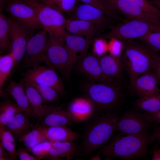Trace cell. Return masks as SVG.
<instances>
[{
    "label": "cell",
    "instance_id": "1",
    "mask_svg": "<svg viewBox=\"0 0 160 160\" xmlns=\"http://www.w3.org/2000/svg\"><path fill=\"white\" fill-rule=\"evenodd\" d=\"M120 115L118 111L105 113L95 116L85 122L80 145V156L87 157L110 142L115 132L116 121Z\"/></svg>",
    "mask_w": 160,
    "mask_h": 160
},
{
    "label": "cell",
    "instance_id": "2",
    "mask_svg": "<svg viewBox=\"0 0 160 160\" xmlns=\"http://www.w3.org/2000/svg\"><path fill=\"white\" fill-rule=\"evenodd\" d=\"M155 140L148 132L136 134H122L113 136L102 148L101 153L106 157L133 160L145 157L148 147Z\"/></svg>",
    "mask_w": 160,
    "mask_h": 160
},
{
    "label": "cell",
    "instance_id": "3",
    "mask_svg": "<svg viewBox=\"0 0 160 160\" xmlns=\"http://www.w3.org/2000/svg\"><path fill=\"white\" fill-rule=\"evenodd\" d=\"M121 58L129 74L130 83L140 75L152 69L156 52L145 43L134 39L123 40Z\"/></svg>",
    "mask_w": 160,
    "mask_h": 160
},
{
    "label": "cell",
    "instance_id": "4",
    "mask_svg": "<svg viewBox=\"0 0 160 160\" xmlns=\"http://www.w3.org/2000/svg\"><path fill=\"white\" fill-rule=\"evenodd\" d=\"M90 83L85 89V97L93 103L96 115L117 111L123 100L121 84Z\"/></svg>",
    "mask_w": 160,
    "mask_h": 160
},
{
    "label": "cell",
    "instance_id": "5",
    "mask_svg": "<svg viewBox=\"0 0 160 160\" xmlns=\"http://www.w3.org/2000/svg\"><path fill=\"white\" fill-rule=\"evenodd\" d=\"M116 25H111L110 31L99 36L105 39L123 40L139 39L151 32H160V25L141 20L132 19Z\"/></svg>",
    "mask_w": 160,
    "mask_h": 160
},
{
    "label": "cell",
    "instance_id": "6",
    "mask_svg": "<svg viewBox=\"0 0 160 160\" xmlns=\"http://www.w3.org/2000/svg\"><path fill=\"white\" fill-rule=\"evenodd\" d=\"M64 36L49 34L43 62L47 66L57 70L67 79L69 55Z\"/></svg>",
    "mask_w": 160,
    "mask_h": 160
},
{
    "label": "cell",
    "instance_id": "7",
    "mask_svg": "<svg viewBox=\"0 0 160 160\" xmlns=\"http://www.w3.org/2000/svg\"><path fill=\"white\" fill-rule=\"evenodd\" d=\"M153 122L148 113L137 109L128 110L117 118L115 132L122 134H136L148 132Z\"/></svg>",
    "mask_w": 160,
    "mask_h": 160
},
{
    "label": "cell",
    "instance_id": "8",
    "mask_svg": "<svg viewBox=\"0 0 160 160\" xmlns=\"http://www.w3.org/2000/svg\"><path fill=\"white\" fill-rule=\"evenodd\" d=\"M37 7L39 21L49 34L64 36L67 19L56 6L45 4H32Z\"/></svg>",
    "mask_w": 160,
    "mask_h": 160
},
{
    "label": "cell",
    "instance_id": "9",
    "mask_svg": "<svg viewBox=\"0 0 160 160\" xmlns=\"http://www.w3.org/2000/svg\"><path fill=\"white\" fill-rule=\"evenodd\" d=\"M6 3V11L13 19L30 29L42 28L39 20L38 10L35 5L23 0H9Z\"/></svg>",
    "mask_w": 160,
    "mask_h": 160
},
{
    "label": "cell",
    "instance_id": "10",
    "mask_svg": "<svg viewBox=\"0 0 160 160\" xmlns=\"http://www.w3.org/2000/svg\"><path fill=\"white\" fill-rule=\"evenodd\" d=\"M49 34L44 29L33 35L29 40L21 67L28 69L40 65L47 47Z\"/></svg>",
    "mask_w": 160,
    "mask_h": 160
},
{
    "label": "cell",
    "instance_id": "11",
    "mask_svg": "<svg viewBox=\"0 0 160 160\" xmlns=\"http://www.w3.org/2000/svg\"><path fill=\"white\" fill-rule=\"evenodd\" d=\"M23 79L29 83L52 88L60 95L65 93V84L61 78L55 70L48 66L40 65L27 69Z\"/></svg>",
    "mask_w": 160,
    "mask_h": 160
},
{
    "label": "cell",
    "instance_id": "12",
    "mask_svg": "<svg viewBox=\"0 0 160 160\" xmlns=\"http://www.w3.org/2000/svg\"><path fill=\"white\" fill-rule=\"evenodd\" d=\"M75 65L79 72L93 81L108 84L119 82L105 75L102 70L98 56L93 52H88L79 58Z\"/></svg>",
    "mask_w": 160,
    "mask_h": 160
},
{
    "label": "cell",
    "instance_id": "13",
    "mask_svg": "<svg viewBox=\"0 0 160 160\" xmlns=\"http://www.w3.org/2000/svg\"><path fill=\"white\" fill-rule=\"evenodd\" d=\"M33 29H29L14 19H12L10 39V52L15 60L12 73L21 63L24 57L27 43L33 35Z\"/></svg>",
    "mask_w": 160,
    "mask_h": 160
},
{
    "label": "cell",
    "instance_id": "14",
    "mask_svg": "<svg viewBox=\"0 0 160 160\" xmlns=\"http://www.w3.org/2000/svg\"><path fill=\"white\" fill-rule=\"evenodd\" d=\"M116 13L119 12L129 20L138 19L160 25V16L147 12L135 4L126 0H102Z\"/></svg>",
    "mask_w": 160,
    "mask_h": 160
},
{
    "label": "cell",
    "instance_id": "15",
    "mask_svg": "<svg viewBox=\"0 0 160 160\" xmlns=\"http://www.w3.org/2000/svg\"><path fill=\"white\" fill-rule=\"evenodd\" d=\"M64 37L69 55L67 73V79H68L76 61L88 53L94 39L84 38L67 32Z\"/></svg>",
    "mask_w": 160,
    "mask_h": 160
},
{
    "label": "cell",
    "instance_id": "16",
    "mask_svg": "<svg viewBox=\"0 0 160 160\" xmlns=\"http://www.w3.org/2000/svg\"><path fill=\"white\" fill-rule=\"evenodd\" d=\"M71 13L70 18L90 22L96 26L100 32L111 26L110 18L101 10L89 4L84 3L77 5Z\"/></svg>",
    "mask_w": 160,
    "mask_h": 160
},
{
    "label": "cell",
    "instance_id": "17",
    "mask_svg": "<svg viewBox=\"0 0 160 160\" xmlns=\"http://www.w3.org/2000/svg\"><path fill=\"white\" fill-rule=\"evenodd\" d=\"M67 111L74 123L85 122L96 114L93 104L86 97L74 99Z\"/></svg>",
    "mask_w": 160,
    "mask_h": 160
},
{
    "label": "cell",
    "instance_id": "18",
    "mask_svg": "<svg viewBox=\"0 0 160 160\" xmlns=\"http://www.w3.org/2000/svg\"><path fill=\"white\" fill-rule=\"evenodd\" d=\"M159 83L154 72L150 71L140 75L130 83L133 92L139 98H143L159 93Z\"/></svg>",
    "mask_w": 160,
    "mask_h": 160
},
{
    "label": "cell",
    "instance_id": "19",
    "mask_svg": "<svg viewBox=\"0 0 160 160\" xmlns=\"http://www.w3.org/2000/svg\"><path fill=\"white\" fill-rule=\"evenodd\" d=\"M4 90L13 98L18 106L31 119H35L22 81L17 83L11 79Z\"/></svg>",
    "mask_w": 160,
    "mask_h": 160
},
{
    "label": "cell",
    "instance_id": "20",
    "mask_svg": "<svg viewBox=\"0 0 160 160\" xmlns=\"http://www.w3.org/2000/svg\"><path fill=\"white\" fill-rule=\"evenodd\" d=\"M52 147L48 156L51 160H61L65 158L68 160L80 155V145L75 141L52 142Z\"/></svg>",
    "mask_w": 160,
    "mask_h": 160
},
{
    "label": "cell",
    "instance_id": "21",
    "mask_svg": "<svg viewBox=\"0 0 160 160\" xmlns=\"http://www.w3.org/2000/svg\"><path fill=\"white\" fill-rule=\"evenodd\" d=\"M65 28L69 33L92 39H95L97 33L100 32L96 26L90 22L71 18L67 19Z\"/></svg>",
    "mask_w": 160,
    "mask_h": 160
},
{
    "label": "cell",
    "instance_id": "22",
    "mask_svg": "<svg viewBox=\"0 0 160 160\" xmlns=\"http://www.w3.org/2000/svg\"><path fill=\"white\" fill-rule=\"evenodd\" d=\"M40 121L41 125L47 127L71 126L74 123L67 110L53 105Z\"/></svg>",
    "mask_w": 160,
    "mask_h": 160
},
{
    "label": "cell",
    "instance_id": "23",
    "mask_svg": "<svg viewBox=\"0 0 160 160\" xmlns=\"http://www.w3.org/2000/svg\"><path fill=\"white\" fill-rule=\"evenodd\" d=\"M98 56L102 70L105 75L121 83L123 64L121 57H116L111 54Z\"/></svg>",
    "mask_w": 160,
    "mask_h": 160
},
{
    "label": "cell",
    "instance_id": "24",
    "mask_svg": "<svg viewBox=\"0 0 160 160\" xmlns=\"http://www.w3.org/2000/svg\"><path fill=\"white\" fill-rule=\"evenodd\" d=\"M22 81L35 118L40 120L49 109L51 105L43 104L42 97L34 87L23 79Z\"/></svg>",
    "mask_w": 160,
    "mask_h": 160
},
{
    "label": "cell",
    "instance_id": "25",
    "mask_svg": "<svg viewBox=\"0 0 160 160\" xmlns=\"http://www.w3.org/2000/svg\"><path fill=\"white\" fill-rule=\"evenodd\" d=\"M43 131L47 139L51 142L75 141L81 136L79 133L72 130L66 126L49 127L43 126Z\"/></svg>",
    "mask_w": 160,
    "mask_h": 160
},
{
    "label": "cell",
    "instance_id": "26",
    "mask_svg": "<svg viewBox=\"0 0 160 160\" xmlns=\"http://www.w3.org/2000/svg\"><path fill=\"white\" fill-rule=\"evenodd\" d=\"M30 119L25 113L22 111L16 115L5 126L15 138L19 139L35 127L31 122Z\"/></svg>",
    "mask_w": 160,
    "mask_h": 160
},
{
    "label": "cell",
    "instance_id": "27",
    "mask_svg": "<svg viewBox=\"0 0 160 160\" xmlns=\"http://www.w3.org/2000/svg\"><path fill=\"white\" fill-rule=\"evenodd\" d=\"M14 58L10 52L8 54L0 56V96L6 97L8 94L3 89V87L8 77L9 76L15 65Z\"/></svg>",
    "mask_w": 160,
    "mask_h": 160
},
{
    "label": "cell",
    "instance_id": "28",
    "mask_svg": "<svg viewBox=\"0 0 160 160\" xmlns=\"http://www.w3.org/2000/svg\"><path fill=\"white\" fill-rule=\"evenodd\" d=\"M136 109L151 114L160 110V92L148 97L139 98L134 102Z\"/></svg>",
    "mask_w": 160,
    "mask_h": 160
},
{
    "label": "cell",
    "instance_id": "29",
    "mask_svg": "<svg viewBox=\"0 0 160 160\" xmlns=\"http://www.w3.org/2000/svg\"><path fill=\"white\" fill-rule=\"evenodd\" d=\"M12 19L0 13V49L1 53L11 50V28Z\"/></svg>",
    "mask_w": 160,
    "mask_h": 160
},
{
    "label": "cell",
    "instance_id": "30",
    "mask_svg": "<svg viewBox=\"0 0 160 160\" xmlns=\"http://www.w3.org/2000/svg\"><path fill=\"white\" fill-rule=\"evenodd\" d=\"M47 140L43 132V126L38 124L19 139L28 150L39 143Z\"/></svg>",
    "mask_w": 160,
    "mask_h": 160
},
{
    "label": "cell",
    "instance_id": "31",
    "mask_svg": "<svg viewBox=\"0 0 160 160\" xmlns=\"http://www.w3.org/2000/svg\"><path fill=\"white\" fill-rule=\"evenodd\" d=\"M23 111L16 103L6 100L0 104V125H6L17 114Z\"/></svg>",
    "mask_w": 160,
    "mask_h": 160
},
{
    "label": "cell",
    "instance_id": "32",
    "mask_svg": "<svg viewBox=\"0 0 160 160\" xmlns=\"http://www.w3.org/2000/svg\"><path fill=\"white\" fill-rule=\"evenodd\" d=\"M15 138L5 126L0 125V145L7 151L16 157Z\"/></svg>",
    "mask_w": 160,
    "mask_h": 160
},
{
    "label": "cell",
    "instance_id": "33",
    "mask_svg": "<svg viewBox=\"0 0 160 160\" xmlns=\"http://www.w3.org/2000/svg\"><path fill=\"white\" fill-rule=\"evenodd\" d=\"M29 83L32 84L39 92L42 97L44 103L58 101L60 94L54 88L36 84Z\"/></svg>",
    "mask_w": 160,
    "mask_h": 160
},
{
    "label": "cell",
    "instance_id": "34",
    "mask_svg": "<svg viewBox=\"0 0 160 160\" xmlns=\"http://www.w3.org/2000/svg\"><path fill=\"white\" fill-rule=\"evenodd\" d=\"M52 147V142L47 139L28 150L34 156L42 159L48 155Z\"/></svg>",
    "mask_w": 160,
    "mask_h": 160
},
{
    "label": "cell",
    "instance_id": "35",
    "mask_svg": "<svg viewBox=\"0 0 160 160\" xmlns=\"http://www.w3.org/2000/svg\"><path fill=\"white\" fill-rule=\"evenodd\" d=\"M153 50L160 52V32H154L138 39Z\"/></svg>",
    "mask_w": 160,
    "mask_h": 160
},
{
    "label": "cell",
    "instance_id": "36",
    "mask_svg": "<svg viewBox=\"0 0 160 160\" xmlns=\"http://www.w3.org/2000/svg\"><path fill=\"white\" fill-rule=\"evenodd\" d=\"M85 4L93 6L103 11L110 18H115L123 21L116 13L111 10L102 0H79Z\"/></svg>",
    "mask_w": 160,
    "mask_h": 160
},
{
    "label": "cell",
    "instance_id": "37",
    "mask_svg": "<svg viewBox=\"0 0 160 160\" xmlns=\"http://www.w3.org/2000/svg\"><path fill=\"white\" fill-rule=\"evenodd\" d=\"M132 2L144 11L160 16V10L148 0H126Z\"/></svg>",
    "mask_w": 160,
    "mask_h": 160
},
{
    "label": "cell",
    "instance_id": "38",
    "mask_svg": "<svg viewBox=\"0 0 160 160\" xmlns=\"http://www.w3.org/2000/svg\"><path fill=\"white\" fill-rule=\"evenodd\" d=\"M122 49L123 44L121 41L114 39H111L108 44V49L110 54L116 57H120Z\"/></svg>",
    "mask_w": 160,
    "mask_h": 160
},
{
    "label": "cell",
    "instance_id": "39",
    "mask_svg": "<svg viewBox=\"0 0 160 160\" xmlns=\"http://www.w3.org/2000/svg\"><path fill=\"white\" fill-rule=\"evenodd\" d=\"M105 40L100 37L94 40L93 52L98 56L104 55L108 49V44Z\"/></svg>",
    "mask_w": 160,
    "mask_h": 160
},
{
    "label": "cell",
    "instance_id": "40",
    "mask_svg": "<svg viewBox=\"0 0 160 160\" xmlns=\"http://www.w3.org/2000/svg\"><path fill=\"white\" fill-rule=\"evenodd\" d=\"M79 0H62L56 6L61 11L71 13L75 8Z\"/></svg>",
    "mask_w": 160,
    "mask_h": 160
},
{
    "label": "cell",
    "instance_id": "41",
    "mask_svg": "<svg viewBox=\"0 0 160 160\" xmlns=\"http://www.w3.org/2000/svg\"><path fill=\"white\" fill-rule=\"evenodd\" d=\"M16 154L20 160H39L40 158L30 154L21 146L17 148Z\"/></svg>",
    "mask_w": 160,
    "mask_h": 160
},
{
    "label": "cell",
    "instance_id": "42",
    "mask_svg": "<svg viewBox=\"0 0 160 160\" xmlns=\"http://www.w3.org/2000/svg\"><path fill=\"white\" fill-rule=\"evenodd\" d=\"M152 69L160 83V56L157 53L154 57Z\"/></svg>",
    "mask_w": 160,
    "mask_h": 160
},
{
    "label": "cell",
    "instance_id": "43",
    "mask_svg": "<svg viewBox=\"0 0 160 160\" xmlns=\"http://www.w3.org/2000/svg\"><path fill=\"white\" fill-rule=\"evenodd\" d=\"M16 159V157L7 151L0 145V160H13Z\"/></svg>",
    "mask_w": 160,
    "mask_h": 160
},
{
    "label": "cell",
    "instance_id": "44",
    "mask_svg": "<svg viewBox=\"0 0 160 160\" xmlns=\"http://www.w3.org/2000/svg\"><path fill=\"white\" fill-rule=\"evenodd\" d=\"M152 134L155 140L160 144V125L153 127Z\"/></svg>",
    "mask_w": 160,
    "mask_h": 160
},
{
    "label": "cell",
    "instance_id": "45",
    "mask_svg": "<svg viewBox=\"0 0 160 160\" xmlns=\"http://www.w3.org/2000/svg\"><path fill=\"white\" fill-rule=\"evenodd\" d=\"M149 116L152 121L160 124V110L155 113L149 114Z\"/></svg>",
    "mask_w": 160,
    "mask_h": 160
},
{
    "label": "cell",
    "instance_id": "46",
    "mask_svg": "<svg viewBox=\"0 0 160 160\" xmlns=\"http://www.w3.org/2000/svg\"><path fill=\"white\" fill-rule=\"evenodd\" d=\"M152 160H160V150L159 148H156L153 151Z\"/></svg>",
    "mask_w": 160,
    "mask_h": 160
},
{
    "label": "cell",
    "instance_id": "47",
    "mask_svg": "<svg viewBox=\"0 0 160 160\" xmlns=\"http://www.w3.org/2000/svg\"><path fill=\"white\" fill-rule=\"evenodd\" d=\"M62 0H47L44 4H47L56 6Z\"/></svg>",
    "mask_w": 160,
    "mask_h": 160
},
{
    "label": "cell",
    "instance_id": "48",
    "mask_svg": "<svg viewBox=\"0 0 160 160\" xmlns=\"http://www.w3.org/2000/svg\"><path fill=\"white\" fill-rule=\"evenodd\" d=\"M150 1L160 10V0H150Z\"/></svg>",
    "mask_w": 160,
    "mask_h": 160
},
{
    "label": "cell",
    "instance_id": "49",
    "mask_svg": "<svg viewBox=\"0 0 160 160\" xmlns=\"http://www.w3.org/2000/svg\"><path fill=\"white\" fill-rule=\"evenodd\" d=\"M100 152L96 154L91 159V160H101V159L100 156Z\"/></svg>",
    "mask_w": 160,
    "mask_h": 160
},
{
    "label": "cell",
    "instance_id": "50",
    "mask_svg": "<svg viewBox=\"0 0 160 160\" xmlns=\"http://www.w3.org/2000/svg\"><path fill=\"white\" fill-rule=\"evenodd\" d=\"M47 0H34L33 3L31 4L34 3L44 4Z\"/></svg>",
    "mask_w": 160,
    "mask_h": 160
},
{
    "label": "cell",
    "instance_id": "51",
    "mask_svg": "<svg viewBox=\"0 0 160 160\" xmlns=\"http://www.w3.org/2000/svg\"><path fill=\"white\" fill-rule=\"evenodd\" d=\"M28 3L31 4H32L34 0H23Z\"/></svg>",
    "mask_w": 160,
    "mask_h": 160
},
{
    "label": "cell",
    "instance_id": "52",
    "mask_svg": "<svg viewBox=\"0 0 160 160\" xmlns=\"http://www.w3.org/2000/svg\"><path fill=\"white\" fill-rule=\"evenodd\" d=\"M159 150H160V147L159 148Z\"/></svg>",
    "mask_w": 160,
    "mask_h": 160
}]
</instances>
